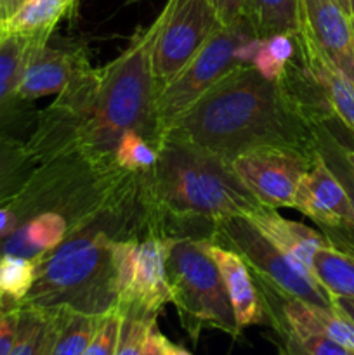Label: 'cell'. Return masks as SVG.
Returning <instances> with one entry per match:
<instances>
[{"label":"cell","instance_id":"9c48e42d","mask_svg":"<svg viewBox=\"0 0 354 355\" xmlns=\"http://www.w3.org/2000/svg\"><path fill=\"white\" fill-rule=\"evenodd\" d=\"M314 159L287 149L262 148L243 153L229 163L250 194L276 210L294 208L298 180Z\"/></svg>","mask_w":354,"mask_h":355},{"label":"cell","instance_id":"e0dca14e","mask_svg":"<svg viewBox=\"0 0 354 355\" xmlns=\"http://www.w3.org/2000/svg\"><path fill=\"white\" fill-rule=\"evenodd\" d=\"M273 293L281 302V326L316 329V331L323 333L330 340L354 352V324L349 319L344 318L340 312H337L333 307L325 309L301 300H294V298L281 297L276 291H273Z\"/></svg>","mask_w":354,"mask_h":355},{"label":"cell","instance_id":"2e32d148","mask_svg":"<svg viewBox=\"0 0 354 355\" xmlns=\"http://www.w3.org/2000/svg\"><path fill=\"white\" fill-rule=\"evenodd\" d=\"M69 225L59 211H40L21 222L14 232L0 241V255H14L37 260L61 245L68 236Z\"/></svg>","mask_w":354,"mask_h":355},{"label":"cell","instance_id":"cb8c5ba5","mask_svg":"<svg viewBox=\"0 0 354 355\" xmlns=\"http://www.w3.org/2000/svg\"><path fill=\"white\" fill-rule=\"evenodd\" d=\"M37 277V260L14 255H0V295L23 304Z\"/></svg>","mask_w":354,"mask_h":355},{"label":"cell","instance_id":"52a82bcc","mask_svg":"<svg viewBox=\"0 0 354 355\" xmlns=\"http://www.w3.org/2000/svg\"><path fill=\"white\" fill-rule=\"evenodd\" d=\"M169 236L146 234L117 239L113 245V267L118 305H135L158 315L172 304L167 277Z\"/></svg>","mask_w":354,"mask_h":355},{"label":"cell","instance_id":"d6986e66","mask_svg":"<svg viewBox=\"0 0 354 355\" xmlns=\"http://www.w3.org/2000/svg\"><path fill=\"white\" fill-rule=\"evenodd\" d=\"M312 276L330 298H354V252L337 248L330 241L316 252Z\"/></svg>","mask_w":354,"mask_h":355},{"label":"cell","instance_id":"7402d4cb","mask_svg":"<svg viewBox=\"0 0 354 355\" xmlns=\"http://www.w3.org/2000/svg\"><path fill=\"white\" fill-rule=\"evenodd\" d=\"M245 16L259 38L280 33L297 35L301 30L298 0H248Z\"/></svg>","mask_w":354,"mask_h":355},{"label":"cell","instance_id":"4dcf8cb0","mask_svg":"<svg viewBox=\"0 0 354 355\" xmlns=\"http://www.w3.org/2000/svg\"><path fill=\"white\" fill-rule=\"evenodd\" d=\"M21 305L0 311V355H9L16 342Z\"/></svg>","mask_w":354,"mask_h":355},{"label":"cell","instance_id":"7bdbcfd3","mask_svg":"<svg viewBox=\"0 0 354 355\" xmlns=\"http://www.w3.org/2000/svg\"><path fill=\"white\" fill-rule=\"evenodd\" d=\"M351 14H354V0H351Z\"/></svg>","mask_w":354,"mask_h":355},{"label":"cell","instance_id":"44dd1931","mask_svg":"<svg viewBox=\"0 0 354 355\" xmlns=\"http://www.w3.org/2000/svg\"><path fill=\"white\" fill-rule=\"evenodd\" d=\"M58 329V312L21 305L16 342L9 355H51Z\"/></svg>","mask_w":354,"mask_h":355},{"label":"cell","instance_id":"d6a6232c","mask_svg":"<svg viewBox=\"0 0 354 355\" xmlns=\"http://www.w3.org/2000/svg\"><path fill=\"white\" fill-rule=\"evenodd\" d=\"M165 336L158 329V322L155 321L149 324L148 331H146L144 338V349H142V355H167L165 354Z\"/></svg>","mask_w":354,"mask_h":355},{"label":"cell","instance_id":"ac0fdd59","mask_svg":"<svg viewBox=\"0 0 354 355\" xmlns=\"http://www.w3.org/2000/svg\"><path fill=\"white\" fill-rule=\"evenodd\" d=\"M75 6L76 0H24L12 16L0 23V38L23 35L47 42L56 24Z\"/></svg>","mask_w":354,"mask_h":355},{"label":"cell","instance_id":"603a6c76","mask_svg":"<svg viewBox=\"0 0 354 355\" xmlns=\"http://www.w3.org/2000/svg\"><path fill=\"white\" fill-rule=\"evenodd\" d=\"M58 312V329L51 355H82L96 335L104 315H89L73 311Z\"/></svg>","mask_w":354,"mask_h":355},{"label":"cell","instance_id":"8fae6325","mask_svg":"<svg viewBox=\"0 0 354 355\" xmlns=\"http://www.w3.org/2000/svg\"><path fill=\"white\" fill-rule=\"evenodd\" d=\"M301 33L354 82V33L351 16L337 0H298Z\"/></svg>","mask_w":354,"mask_h":355},{"label":"cell","instance_id":"d590c367","mask_svg":"<svg viewBox=\"0 0 354 355\" xmlns=\"http://www.w3.org/2000/svg\"><path fill=\"white\" fill-rule=\"evenodd\" d=\"M24 0H0V23L12 16Z\"/></svg>","mask_w":354,"mask_h":355},{"label":"cell","instance_id":"7c38bea8","mask_svg":"<svg viewBox=\"0 0 354 355\" xmlns=\"http://www.w3.org/2000/svg\"><path fill=\"white\" fill-rule=\"evenodd\" d=\"M295 55L318 89L330 114L354 137V82L332 64L301 31L295 35Z\"/></svg>","mask_w":354,"mask_h":355},{"label":"cell","instance_id":"83f0119b","mask_svg":"<svg viewBox=\"0 0 354 355\" xmlns=\"http://www.w3.org/2000/svg\"><path fill=\"white\" fill-rule=\"evenodd\" d=\"M28 162L26 146L19 144L14 139L0 135V196L12 184L14 177L19 173L24 163Z\"/></svg>","mask_w":354,"mask_h":355},{"label":"cell","instance_id":"f1b7e54d","mask_svg":"<svg viewBox=\"0 0 354 355\" xmlns=\"http://www.w3.org/2000/svg\"><path fill=\"white\" fill-rule=\"evenodd\" d=\"M121 314L120 309H115L106 314L97 328L96 335L92 336L90 343L87 345L85 352L82 355H115L117 352L118 333H120Z\"/></svg>","mask_w":354,"mask_h":355},{"label":"cell","instance_id":"60d3db41","mask_svg":"<svg viewBox=\"0 0 354 355\" xmlns=\"http://www.w3.org/2000/svg\"><path fill=\"white\" fill-rule=\"evenodd\" d=\"M287 350H288V355H302L301 352H298V350L292 349V347H287Z\"/></svg>","mask_w":354,"mask_h":355},{"label":"cell","instance_id":"ffe728a7","mask_svg":"<svg viewBox=\"0 0 354 355\" xmlns=\"http://www.w3.org/2000/svg\"><path fill=\"white\" fill-rule=\"evenodd\" d=\"M42 44L47 42L23 35H6L0 38V113L17 99V87L28 58Z\"/></svg>","mask_w":354,"mask_h":355},{"label":"cell","instance_id":"836d02e7","mask_svg":"<svg viewBox=\"0 0 354 355\" xmlns=\"http://www.w3.org/2000/svg\"><path fill=\"white\" fill-rule=\"evenodd\" d=\"M19 224L21 218L16 214V210L12 207H9V205H0V241L3 238H7L10 232L16 231Z\"/></svg>","mask_w":354,"mask_h":355},{"label":"cell","instance_id":"1f68e13d","mask_svg":"<svg viewBox=\"0 0 354 355\" xmlns=\"http://www.w3.org/2000/svg\"><path fill=\"white\" fill-rule=\"evenodd\" d=\"M248 0H212L219 23L222 26L236 23L239 17L245 16V7Z\"/></svg>","mask_w":354,"mask_h":355},{"label":"cell","instance_id":"d4e9b609","mask_svg":"<svg viewBox=\"0 0 354 355\" xmlns=\"http://www.w3.org/2000/svg\"><path fill=\"white\" fill-rule=\"evenodd\" d=\"M121 314L115 355H142L146 331L158 315L149 314L135 305H118Z\"/></svg>","mask_w":354,"mask_h":355},{"label":"cell","instance_id":"9a60e30c","mask_svg":"<svg viewBox=\"0 0 354 355\" xmlns=\"http://www.w3.org/2000/svg\"><path fill=\"white\" fill-rule=\"evenodd\" d=\"M246 218L285 255L290 257L297 266L304 267L309 272H312V259H314L316 252L330 243L325 236L316 232L314 229L307 227L301 222L288 220V218L281 217L274 208L264 207V205H260Z\"/></svg>","mask_w":354,"mask_h":355},{"label":"cell","instance_id":"5b68a950","mask_svg":"<svg viewBox=\"0 0 354 355\" xmlns=\"http://www.w3.org/2000/svg\"><path fill=\"white\" fill-rule=\"evenodd\" d=\"M257 37L248 17H239L229 26H219L207 38L191 61L156 92L155 120L156 146L160 137L207 92L222 76L243 66L238 61L239 44Z\"/></svg>","mask_w":354,"mask_h":355},{"label":"cell","instance_id":"3957f363","mask_svg":"<svg viewBox=\"0 0 354 355\" xmlns=\"http://www.w3.org/2000/svg\"><path fill=\"white\" fill-rule=\"evenodd\" d=\"M155 37L156 23L153 21L115 61L97 69L89 113L76 130L69 155H78L99 168L115 166V148L127 132L144 135L156 148L158 89L151 68Z\"/></svg>","mask_w":354,"mask_h":355},{"label":"cell","instance_id":"f35d334b","mask_svg":"<svg viewBox=\"0 0 354 355\" xmlns=\"http://www.w3.org/2000/svg\"><path fill=\"white\" fill-rule=\"evenodd\" d=\"M346 158H347V162H349V165L353 166V170H354V149H349L346 146Z\"/></svg>","mask_w":354,"mask_h":355},{"label":"cell","instance_id":"30bf717a","mask_svg":"<svg viewBox=\"0 0 354 355\" xmlns=\"http://www.w3.org/2000/svg\"><path fill=\"white\" fill-rule=\"evenodd\" d=\"M294 208L321 227L353 238L354 245V211L349 196L319 155L298 180Z\"/></svg>","mask_w":354,"mask_h":355},{"label":"cell","instance_id":"277c9868","mask_svg":"<svg viewBox=\"0 0 354 355\" xmlns=\"http://www.w3.org/2000/svg\"><path fill=\"white\" fill-rule=\"evenodd\" d=\"M210 238L176 236L169 238L167 277L172 304L184 329L198 338L203 329H221L233 338L242 333L235 319L224 283L208 252Z\"/></svg>","mask_w":354,"mask_h":355},{"label":"cell","instance_id":"f546056e","mask_svg":"<svg viewBox=\"0 0 354 355\" xmlns=\"http://www.w3.org/2000/svg\"><path fill=\"white\" fill-rule=\"evenodd\" d=\"M252 66L260 76H264V78L269 80V82H280V80L285 76V73H287V68H288V64L278 61V59L267 51V47L264 45V38L262 42H260L259 51H257V54L253 55Z\"/></svg>","mask_w":354,"mask_h":355},{"label":"cell","instance_id":"7a4b0ae2","mask_svg":"<svg viewBox=\"0 0 354 355\" xmlns=\"http://www.w3.org/2000/svg\"><path fill=\"white\" fill-rule=\"evenodd\" d=\"M155 166L139 173L149 227L163 234L167 220L208 222L248 217L260 207L228 159L165 137Z\"/></svg>","mask_w":354,"mask_h":355},{"label":"cell","instance_id":"8992f818","mask_svg":"<svg viewBox=\"0 0 354 355\" xmlns=\"http://www.w3.org/2000/svg\"><path fill=\"white\" fill-rule=\"evenodd\" d=\"M217 238H222L226 245L245 260L250 272H255L264 288L276 291L281 297L332 309V300L312 272L285 255L246 217L217 222L210 239Z\"/></svg>","mask_w":354,"mask_h":355},{"label":"cell","instance_id":"6da1fadb","mask_svg":"<svg viewBox=\"0 0 354 355\" xmlns=\"http://www.w3.org/2000/svg\"><path fill=\"white\" fill-rule=\"evenodd\" d=\"M314 123L311 110L287 76L269 82L246 64L222 76L160 141L187 142L228 162L262 148L316 158Z\"/></svg>","mask_w":354,"mask_h":355},{"label":"cell","instance_id":"b9f144b4","mask_svg":"<svg viewBox=\"0 0 354 355\" xmlns=\"http://www.w3.org/2000/svg\"><path fill=\"white\" fill-rule=\"evenodd\" d=\"M351 26H353V33H354V14H351Z\"/></svg>","mask_w":354,"mask_h":355},{"label":"cell","instance_id":"74e56055","mask_svg":"<svg viewBox=\"0 0 354 355\" xmlns=\"http://www.w3.org/2000/svg\"><path fill=\"white\" fill-rule=\"evenodd\" d=\"M16 305H21V304H16V302L7 300L3 295H0V311H6V309H9V307H16Z\"/></svg>","mask_w":354,"mask_h":355},{"label":"cell","instance_id":"ba28073f","mask_svg":"<svg viewBox=\"0 0 354 355\" xmlns=\"http://www.w3.org/2000/svg\"><path fill=\"white\" fill-rule=\"evenodd\" d=\"M156 37L151 51V68L156 89L170 82L207 38L222 26L212 0H167L155 19Z\"/></svg>","mask_w":354,"mask_h":355},{"label":"cell","instance_id":"8d00e7d4","mask_svg":"<svg viewBox=\"0 0 354 355\" xmlns=\"http://www.w3.org/2000/svg\"><path fill=\"white\" fill-rule=\"evenodd\" d=\"M165 354L167 355H191L186 349H184V347L176 345V343L169 342V340H165Z\"/></svg>","mask_w":354,"mask_h":355},{"label":"cell","instance_id":"484cf974","mask_svg":"<svg viewBox=\"0 0 354 355\" xmlns=\"http://www.w3.org/2000/svg\"><path fill=\"white\" fill-rule=\"evenodd\" d=\"M158 159V149L137 132H127L118 141L113 153V162L125 172L141 173L155 166Z\"/></svg>","mask_w":354,"mask_h":355},{"label":"cell","instance_id":"5bb4252c","mask_svg":"<svg viewBox=\"0 0 354 355\" xmlns=\"http://www.w3.org/2000/svg\"><path fill=\"white\" fill-rule=\"evenodd\" d=\"M83 61L85 59L80 52L51 49L47 44L37 45L31 51L21 75L17 99L33 101L52 94H61Z\"/></svg>","mask_w":354,"mask_h":355},{"label":"cell","instance_id":"4fadbf2b","mask_svg":"<svg viewBox=\"0 0 354 355\" xmlns=\"http://www.w3.org/2000/svg\"><path fill=\"white\" fill-rule=\"evenodd\" d=\"M208 252H210L222 277L238 328L245 329L248 326L264 324L267 321L266 304L257 293L252 274H250L245 260L235 250L224 248V245L212 241V239L208 243Z\"/></svg>","mask_w":354,"mask_h":355},{"label":"cell","instance_id":"4316f807","mask_svg":"<svg viewBox=\"0 0 354 355\" xmlns=\"http://www.w3.org/2000/svg\"><path fill=\"white\" fill-rule=\"evenodd\" d=\"M280 331L287 340V347L298 350L302 355H354L353 350L333 342L316 329L280 326Z\"/></svg>","mask_w":354,"mask_h":355},{"label":"cell","instance_id":"e575fe53","mask_svg":"<svg viewBox=\"0 0 354 355\" xmlns=\"http://www.w3.org/2000/svg\"><path fill=\"white\" fill-rule=\"evenodd\" d=\"M330 300H332V307L335 309L337 312H340L344 318L349 319V321L354 324V298L332 297Z\"/></svg>","mask_w":354,"mask_h":355},{"label":"cell","instance_id":"ab89813d","mask_svg":"<svg viewBox=\"0 0 354 355\" xmlns=\"http://www.w3.org/2000/svg\"><path fill=\"white\" fill-rule=\"evenodd\" d=\"M337 2H339L340 6H342V9L351 16V0H337Z\"/></svg>","mask_w":354,"mask_h":355}]
</instances>
